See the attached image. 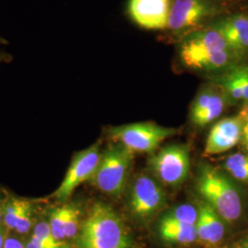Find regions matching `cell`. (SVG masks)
I'll use <instances>...</instances> for the list:
<instances>
[{
  "label": "cell",
  "instance_id": "obj_14",
  "mask_svg": "<svg viewBox=\"0 0 248 248\" xmlns=\"http://www.w3.org/2000/svg\"><path fill=\"white\" fill-rule=\"evenodd\" d=\"M220 83L231 98L248 102V65L232 68L222 77Z\"/></svg>",
  "mask_w": 248,
  "mask_h": 248
},
{
  "label": "cell",
  "instance_id": "obj_7",
  "mask_svg": "<svg viewBox=\"0 0 248 248\" xmlns=\"http://www.w3.org/2000/svg\"><path fill=\"white\" fill-rule=\"evenodd\" d=\"M100 156L99 142L76 154L61 185L54 191L53 198L58 202H64L80 184L90 181L97 169Z\"/></svg>",
  "mask_w": 248,
  "mask_h": 248
},
{
  "label": "cell",
  "instance_id": "obj_8",
  "mask_svg": "<svg viewBox=\"0 0 248 248\" xmlns=\"http://www.w3.org/2000/svg\"><path fill=\"white\" fill-rule=\"evenodd\" d=\"M129 203L135 216L147 218L166 203V193L155 179L147 175H140L131 187Z\"/></svg>",
  "mask_w": 248,
  "mask_h": 248
},
{
  "label": "cell",
  "instance_id": "obj_22",
  "mask_svg": "<svg viewBox=\"0 0 248 248\" xmlns=\"http://www.w3.org/2000/svg\"><path fill=\"white\" fill-rule=\"evenodd\" d=\"M32 236H34L37 239L44 242L45 244L51 245V246H60V245L64 244V242H59L53 237L50 224H49V222H45V221H42L36 224L33 228Z\"/></svg>",
  "mask_w": 248,
  "mask_h": 248
},
{
  "label": "cell",
  "instance_id": "obj_20",
  "mask_svg": "<svg viewBox=\"0 0 248 248\" xmlns=\"http://www.w3.org/2000/svg\"><path fill=\"white\" fill-rule=\"evenodd\" d=\"M224 169L231 176L240 181H248V155L236 153L228 156L224 162Z\"/></svg>",
  "mask_w": 248,
  "mask_h": 248
},
{
  "label": "cell",
  "instance_id": "obj_16",
  "mask_svg": "<svg viewBox=\"0 0 248 248\" xmlns=\"http://www.w3.org/2000/svg\"><path fill=\"white\" fill-rule=\"evenodd\" d=\"M32 204L30 201L18 198H8L3 213V224L9 231H14L20 217Z\"/></svg>",
  "mask_w": 248,
  "mask_h": 248
},
{
  "label": "cell",
  "instance_id": "obj_5",
  "mask_svg": "<svg viewBox=\"0 0 248 248\" xmlns=\"http://www.w3.org/2000/svg\"><path fill=\"white\" fill-rule=\"evenodd\" d=\"M177 130L153 123H137L112 127L108 135L115 142L122 143L133 153H151L160 143L175 135Z\"/></svg>",
  "mask_w": 248,
  "mask_h": 248
},
{
  "label": "cell",
  "instance_id": "obj_24",
  "mask_svg": "<svg viewBox=\"0 0 248 248\" xmlns=\"http://www.w3.org/2000/svg\"><path fill=\"white\" fill-rule=\"evenodd\" d=\"M32 224H33V205L28 208L25 213L22 214L14 231L19 235L26 234L31 229Z\"/></svg>",
  "mask_w": 248,
  "mask_h": 248
},
{
  "label": "cell",
  "instance_id": "obj_29",
  "mask_svg": "<svg viewBox=\"0 0 248 248\" xmlns=\"http://www.w3.org/2000/svg\"><path fill=\"white\" fill-rule=\"evenodd\" d=\"M9 233V230L6 228L4 224L0 225V248H3L5 240L7 238V235Z\"/></svg>",
  "mask_w": 248,
  "mask_h": 248
},
{
  "label": "cell",
  "instance_id": "obj_12",
  "mask_svg": "<svg viewBox=\"0 0 248 248\" xmlns=\"http://www.w3.org/2000/svg\"><path fill=\"white\" fill-rule=\"evenodd\" d=\"M198 221L196 223L197 237L202 243L215 246L224 236V224L222 217L205 202H201L198 206Z\"/></svg>",
  "mask_w": 248,
  "mask_h": 248
},
{
  "label": "cell",
  "instance_id": "obj_13",
  "mask_svg": "<svg viewBox=\"0 0 248 248\" xmlns=\"http://www.w3.org/2000/svg\"><path fill=\"white\" fill-rule=\"evenodd\" d=\"M231 50L237 54L248 50V16L235 15L219 21L215 26Z\"/></svg>",
  "mask_w": 248,
  "mask_h": 248
},
{
  "label": "cell",
  "instance_id": "obj_26",
  "mask_svg": "<svg viewBox=\"0 0 248 248\" xmlns=\"http://www.w3.org/2000/svg\"><path fill=\"white\" fill-rule=\"evenodd\" d=\"M3 248H26L25 244L13 234L8 233Z\"/></svg>",
  "mask_w": 248,
  "mask_h": 248
},
{
  "label": "cell",
  "instance_id": "obj_30",
  "mask_svg": "<svg viewBox=\"0 0 248 248\" xmlns=\"http://www.w3.org/2000/svg\"><path fill=\"white\" fill-rule=\"evenodd\" d=\"M13 57L11 54L3 51V50H0V64L2 62H9L12 61Z\"/></svg>",
  "mask_w": 248,
  "mask_h": 248
},
{
  "label": "cell",
  "instance_id": "obj_19",
  "mask_svg": "<svg viewBox=\"0 0 248 248\" xmlns=\"http://www.w3.org/2000/svg\"><path fill=\"white\" fill-rule=\"evenodd\" d=\"M70 204H65L61 207L53 208L49 214V224L52 230L53 237L59 242H64L65 233L64 228Z\"/></svg>",
  "mask_w": 248,
  "mask_h": 248
},
{
  "label": "cell",
  "instance_id": "obj_18",
  "mask_svg": "<svg viewBox=\"0 0 248 248\" xmlns=\"http://www.w3.org/2000/svg\"><path fill=\"white\" fill-rule=\"evenodd\" d=\"M198 209L191 204H181L171 210L163 220L185 225H196L198 221Z\"/></svg>",
  "mask_w": 248,
  "mask_h": 248
},
{
  "label": "cell",
  "instance_id": "obj_32",
  "mask_svg": "<svg viewBox=\"0 0 248 248\" xmlns=\"http://www.w3.org/2000/svg\"><path fill=\"white\" fill-rule=\"evenodd\" d=\"M231 248H248V239H242L234 243Z\"/></svg>",
  "mask_w": 248,
  "mask_h": 248
},
{
  "label": "cell",
  "instance_id": "obj_10",
  "mask_svg": "<svg viewBox=\"0 0 248 248\" xmlns=\"http://www.w3.org/2000/svg\"><path fill=\"white\" fill-rule=\"evenodd\" d=\"M243 125L239 116L224 118L214 124L207 137L204 155H220L234 147L241 141Z\"/></svg>",
  "mask_w": 248,
  "mask_h": 248
},
{
  "label": "cell",
  "instance_id": "obj_17",
  "mask_svg": "<svg viewBox=\"0 0 248 248\" xmlns=\"http://www.w3.org/2000/svg\"><path fill=\"white\" fill-rule=\"evenodd\" d=\"M225 99L221 93L214 90L213 97L211 98L208 106L204 108L203 111L192 121L193 124L198 126H205L211 124L214 120L219 118L224 109Z\"/></svg>",
  "mask_w": 248,
  "mask_h": 248
},
{
  "label": "cell",
  "instance_id": "obj_3",
  "mask_svg": "<svg viewBox=\"0 0 248 248\" xmlns=\"http://www.w3.org/2000/svg\"><path fill=\"white\" fill-rule=\"evenodd\" d=\"M198 192L227 222H235L242 213L239 191L230 179L218 169L204 166L197 178Z\"/></svg>",
  "mask_w": 248,
  "mask_h": 248
},
{
  "label": "cell",
  "instance_id": "obj_33",
  "mask_svg": "<svg viewBox=\"0 0 248 248\" xmlns=\"http://www.w3.org/2000/svg\"><path fill=\"white\" fill-rule=\"evenodd\" d=\"M0 45H9V42L0 35Z\"/></svg>",
  "mask_w": 248,
  "mask_h": 248
},
{
  "label": "cell",
  "instance_id": "obj_9",
  "mask_svg": "<svg viewBox=\"0 0 248 248\" xmlns=\"http://www.w3.org/2000/svg\"><path fill=\"white\" fill-rule=\"evenodd\" d=\"M213 13L207 0H174L169 10L168 28L174 32H185L200 25Z\"/></svg>",
  "mask_w": 248,
  "mask_h": 248
},
{
  "label": "cell",
  "instance_id": "obj_11",
  "mask_svg": "<svg viewBox=\"0 0 248 248\" xmlns=\"http://www.w3.org/2000/svg\"><path fill=\"white\" fill-rule=\"evenodd\" d=\"M171 0H130L128 11L133 21L148 30L168 28Z\"/></svg>",
  "mask_w": 248,
  "mask_h": 248
},
{
  "label": "cell",
  "instance_id": "obj_4",
  "mask_svg": "<svg viewBox=\"0 0 248 248\" xmlns=\"http://www.w3.org/2000/svg\"><path fill=\"white\" fill-rule=\"evenodd\" d=\"M133 151L115 142L101 154L90 182L101 192L113 197L123 193L133 160Z\"/></svg>",
  "mask_w": 248,
  "mask_h": 248
},
{
  "label": "cell",
  "instance_id": "obj_28",
  "mask_svg": "<svg viewBox=\"0 0 248 248\" xmlns=\"http://www.w3.org/2000/svg\"><path fill=\"white\" fill-rule=\"evenodd\" d=\"M7 200H8L7 196L0 188V225L3 224V213H4V208H5V204L7 202Z\"/></svg>",
  "mask_w": 248,
  "mask_h": 248
},
{
  "label": "cell",
  "instance_id": "obj_1",
  "mask_svg": "<svg viewBox=\"0 0 248 248\" xmlns=\"http://www.w3.org/2000/svg\"><path fill=\"white\" fill-rule=\"evenodd\" d=\"M77 236L78 248H129L132 245L122 219L103 202L91 207Z\"/></svg>",
  "mask_w": 248,
  "mask_h": 248
},
{
  "label": "cell",
  "instance_id": "obj_2",
  "mask_svg": "<svg viewBox=\"0 0 248 248\" xmlns=\"http://www.w3.org/2000/svg\"><path fill=\"white\" fill-rule=\"evenodd\" d=\"M216 29L204 30L186 36L179 46L182 63L190 69L217 71L226 67L235 57Z\"/></svg>",
  "mask_w": 248,
  "mask_h": 248
},
{
  "label": "cell",
  "instance_id": "obj_15",
  "mask_svg": "<svg viewBox=\"0 0 248 248\" xmlns=\"http://www.w3.org/2000/svg\"><path fill=\"white\" fill-rule=\"evenodd\" d=\"M161 237L166 241L177 244H190L197 237L196 225H185L161 220L159 225Z\"/></svg>",
  "mask_w": 248,
  "mask_h": 248
},
{
  "label": "cell",
  "instance_id": "obj_25",
  "mask_svg": "<svg viewBox=\"0 0 248 248\" xmlns=\"http://www.w3.org/2000/svg\"><path fill=\"white\" fill-rule=\"evenodd\" d=\"M26 248H69V247L64 243L60 246H51L45 244L44 242L37 239L34 236H31V238L25 243Z\"/></svg>",
  "mask_w": 248,
  "mask_h": 248
},
{
  "label": "cell",
  "instance_id": "obj_21",
  "mask_svg": "<svg viewBox=\"0 0 248 248\" xmlns=\"http://www.w3.org/2000/svg\"><path fill=\"white\" fill-rule=\"evenodd\" d=\"M80 211L78 206L75 204H70L69 212L66 219L64 233L65 239L75 238L78 234L79 231Z\"/></svg>",
  "mask_w": 248,
  "mask_h": 248
},
{
  "label": "cell",
  "instance_id": "obj_23",
  "mask_svg": "<svg viewBox=\"0 0 248 248\" xmlns=\"http://www.w3.org/2000/svg\"><path fill=\"white\" fill-rule=\"evenodd\" d=\"M214 90L211 89H205L201 91V93L195 98L192 108H191V121H193L198 116L200 115L204 110V108L208 106L211 98L213 97Z\"/></svg>",
  "mask_w": 248,
  "mask_h": 248
},
{
  "label": "cell",
  "instance_id": "obj_6",
  "mask_svg": "<svg viewBox=\"0 0 248 248\" xmlns=\"http://www.w3.org/2000/svg\"><path fill=\"white\" fill-rule=\"evenodd\" d=\"M150 167L160 181L168 186H178L189 173V153L185 145L172 144L154 155Z\"/></svg>",
  "mask_w": 248,
  "mask_h": 248
},
{
  "label": "cell",
  "instance_id": "obj_27",
  "mask_svg": "<svg viewBox=\"0 0 248 248\" xmlns=\"http://www.w3.org/2000/svg\"><path fill=\"white\" fill-rule=\"evenodd\" d=\"M240 142H242V144L246 148V150L248 151V123H244Z\"/></svg>",
  "mask_w": 248,
  "mask_h": 248
},
{
  "label": "cell",
  "instance_id": "obj_31",
  "mask_svg": "<svg viewBox=\"0 0 248 248\" xmlns=\"http://www.w3.org/2000/svg\"><path fill=\"white\" fill-rule=\"evenodd\" d=\"M240 118L244 123H248V103L241 108L239 112Z\"/></svg>",
  "mask_w": 248,
  "mask_h": 248
}]
</instances>
